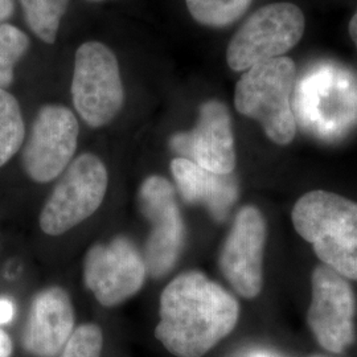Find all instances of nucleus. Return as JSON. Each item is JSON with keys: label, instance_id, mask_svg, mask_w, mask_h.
<instances>
[{"label": "nucleus", "instance_id": "f257e3e1", "mask_svg": "<svg viewBox=\"0 0 357 357\" xmlns=\"http://www.w3.org/2000/svg\"><path fill=\"white\" fill-rule=\"evenodd\" d=\"M155 337L176 357H203L234 330L240 305L204 273L178 274L160 295Z\"/></svg>", "mask_w": 357, "mask_h": 357}, {"label": "nucleus", "instance_id": "f03ea898", "mask_svg": "<svg viewBox=\"0 0 357 357\" xmlns=\"http://www.w3.org/2000/svg\"><path fill=\"white\" fill-rule=\"evenodd\" d=\"M291 218L321 265L357 281L356 202L332 192H308L294 205Z\"/></svg>", "mask_w": 357, "mask_h": 357}, {"label": "nucleus", "instance_id": "7ed1b4c3", "mask_svg": "<svg viewBox=\"0 0 357 357\" xmlns=\"http://www.w3.org/2000/svg\"><path fill=\"white\" fill-rule=\"evenodd\" d=\"M295 65L280 57L245 70L234 91L238 113L255 119L270 141L286 146L296 132L293 91Z\"/></svg>", "mask_w": 357, "mask_h": 357}, {"label": "nucleus", "instance_id": "20e7f679", "mask_svg": "<svg viewBox=\"0 0 357 357\" xmlns=\"http://www.w3.org/2000/svg\"><path fill=\"white\" fill-rule=\"evenodd\" d=\"M305 16L291 3H273L257 10L230 40V69L245 72L268 60L283 57L305 33Z\"/></svg>", "mask_w": 357, "mask_h": 357}, {"label": "nucleus", "instance_id": "39448f33", "mask_svg": "<svg viewBox=\"0 0 357 357\" xmlns=\"http://www.w3.org/2000/svg\"><path fill=\"white\" fill-rule=\"evenodd\" d=\"M72 98L90 128L112 122L125 102V90L114 52L100 41H86L76 52Z\"/></svg>", "mask_w": 357, "mask_h": 357}, {"label": "nucleus", "instance_id": "423d86ee", "mask_svg": "<svg viewBox=\"0 0 357 357\" xmlns=\"http://www.w3.org/2000/svg\"><path fill=\"white\" fill-rule=\"evenodd\" d=\"M109 175L94 153H82L63 174L40 213V228L48 236H60L91 216L102 204Z\"/></svg>", "mask_w": 357, "mask_h": 357}, {"label": "nucleus", "instance_id": "0eeeda50", "mask_svg": "<svg viewBox=\"0 0 357 357\" xmlns=\"http://www.w3.org/2000/svg\"><path fill=\"white\" fill-rule=\"evenodd\" d=\"M138 205L151 227L142 255L146 270L153 278H162L175 268L185 243L175 188L166 178L149 176L138 191Z\"/></svg>", "mask_w": 357, "mask_h": 357}, {"label": "nucleus", "instance_id": "6e6552de", "mask_svg": "<svg viewBox=\"0 0 357 357\" xmlns=\"http://www.w3.org/2000/svg\"><path fill=\"white\" fill-rule=\"evenodd\" d=\"M355 315L356 298L348 280L324 265L314 268L307 323L320 347L342 354L354 344Z\"/></svg>", "mask_w": 357, "mask_h": 357}, {"label": "nucleus", "instance_id": "1a4fd4ad", "mask_svg": "<svg viewBox=\"0 0 357 357\" xmlns=\"http://www.w3.org/2000/svg\"><path fill=\"white\" fill-rule=\"evenodd\" d=\"M146 275L143 255L125 236L109 243H96L85 255L84 281L102 306L126 302L143 287Z\"/></svg>", "mask_w": 357, "mask_h": 357}, {"label": "nucleus", "instance_id": "9d476101", "mask_svg": "<svg viewBox=\"0 0 357 357\" xmlns=\"http://www.w3.org/2000/svg\"><path fill=\"white\" fill-rule=\"evenodd\" d=\"M75 114L61 105H47L38 110L22 162L26 175L38 183L60 176L72 163L78 141Z\"/></svg>", "mask_w": 357, "mask_h": 357}, {"label": "nucleus", "instance_id": "9b49d317", "mask_svg": "<svg viewBox=\"0 0 357 357\" xmlns=\"http://www.w3.org/2000/svg\"><path fill=\"white\" fill-rule=\"evenodd\" d=\"M268 237L266 220L253 205H246L234 217L222 243L218 265L230 286L252 299L264 286V252Z\"/></svg>", "mask_w": 357, "mask_h": 357}, {"label": "nucleus", "instance_id": "f8f14e48", "mask_svg": "<svg viewBox=\"0 0 357 357\" xmlns=\"http://www.w3.org/2000/svg\"><path fill=\"white\" fill-rule=\"evenodd\" d=\"M168 144L178 158L208 171L231 174L236 168L231 118L227 105L218 100L202 103L196 126L191 131L174 134Z\"/></svg>", "mask_w": 357, "mask_h": 357}, {"label": "nucleus", "instance_id": "ddd939ff", "mask_svg": "<svg viewBox=\"0 0 357 357\" xmlns=\"http://www.w3.org/2000/svg\"><path fill=\"white\" fill-rule=\"evenodd\" d=\"M75 308L61 287L45 289L33 298L23 333V347L36 357L61 354L75 331Z\"/></svg>", "mask_w": 357, "mask_h": 357}, {"label": "nucleus", "instance_id": "4468645a", "mask_svg": "<svg viewBox=\"0 0 357 357\" xmlns=\"http://www.w3.org/2000/svg\"><path fill=\"white\" fill-rule=\"evenodd\" d=\"M169 167L176 190L185 203L203 205L218 222L227 220L240 195L233 172L216 174L183 158H175Z\"/></svg>", "mask_w": 357, "mask_h": 357}, {"label": "nucleus", "instance_id": "2eb2a0df", "mask_svg": "<svg viewBox=\"0 0 357 357\" xmlns=\"http://www.w3.org/2000/svg\"><path fill=\"white\" fill-rule=\"evenodd\" d=\"M295 119L319 137L335 138L356 122L357 98L343 86L311 85L298 97Z\"/></svg>", "mask_w": 357, "mask_h": 357}, {"label": "nucleus", "instance_id": "dca6fc26", "mask_svg": "<svg viewBox=\"0 0 357 357\" xmlns=\"http://www.w3.org/2000/svg\"><path fill=\"white\" fill-rule=\"evenodd\" d=\"M24 137L26 128L19 102L13 94L0 89V167L20 150Z\"/></svg>", "mask_w": 357, "mask_h": 357}, {"label": "nucleus", "instance_id": "f3484780", "mask_svg": "<svg viewBox=\"0 0 357 357\" xmlns=\"http://www.w3.org/2000/svg\"><path fill=\"white\" fill-rule=\"evenodd\" d=\"M31 31L47 44H53L69 0H20Z\"/></svg>", "mask_w": 357, "mask_h": 357}, {"label": "nucleus", "instance_id": "a211bd4d", "mask_svg": "<svg viewBox=\"0 0 357 357\" xmlns=\"http://www.w3.org/2000/svg\"><path fill=\"white\" fill-rule=\"evenodd\" d=\"M192 17L206 26H227L238 20L252 0H185Z\"/></svg>", "mask_w": 357, "mask_h": 357}, {"label": "nucleus", "instance_id": "6ab92c4d", "mask_svg": "<svg viewBox=\"0 0 357 357\" xmlns=\"http://www.w3.org/2000/svg\"><path fill=\"white\" fill-rule=\"evenodd\" d=\"M29 48V38L17 26L0 24V89L13 81V69Z\"/></svg>", "mask_w": 357, "mask_h": 357}, {"label": "nucleus", "instance_id": "aec40b11", "mask_svg": "<svg viewBox=\"0 0 357 357\" xmlns=\"http://www.w3.org/2000/svg\"><path fill=\"white\" fill-rule=\"evenodd\" d=\"M102 330L91 323L75 328L61 351V357H101Z\"/></svg>", "mask_w": 357, "mask_h": 357}, {"label": "nucleus", "instance_id": "412c9836", "mask_svg": "<svg viewBox=\"0 0 357 357\" xmlns=\"http://www.w3.org/2000/svg\"><path fill=\"white\" fill-rule=\"evenodd\" d=\"M15 306L13 301L7 298H0V326L8 324L13 319Z\"/></svg>", "mask_w": 357, "mask_h": 357}, {"label": "nucleus", "instance_id": "4be33fe9", "mask_svg": "<svg viewBox=\"0 0 357 357\" xmlns=\"http://www.w3.org/2000/svg\"><path fill=\"white\" fill-rule=\"evenodd\" d=\"M13 340L8 333L0 328V357H11L13 355Z\"/></svg>", "mask_w": 357, "mask_h": 357}, {"label": "nucleus", "instance_id": "5701e85b", "mask_svg": "<svg viewBox=\"0 0 357 357\" xmlns=\"http://www.w3.org/2000/svg\"><path fill=\"white\" fill-rule=\"evenodd\" d=\"M13 0H0V24L13 15Z\"/></svg>", "mask_w": 357, "mask_h": 357}, {"label": "nucleus", "instance_id": "b1692460", "mask_svg": "<svg viewBox=\"0 0 357 357\" xmlns=\"http://www.w3.org/2000/svg\"><path fill=\"white\" fill-rule=\"evenodd\" d=\"M349 35H351V38H352L355 45L357 47V11L356 13L352 16L351 22H349Z\"/></svg>", "mask_w": 357, "mask_h": 357}, {"label": "nucleus", "instance_id": "393cba45", "mask_svg": "<svg viewBox=\"0 0 357 357\" xmlns=\"http://www.w3.org/2000/svg\"><path fill=\"white\" fill-rule=\"evenodd\" d=\"M245 357H278L273 352H268V351H255V352H250L249 355H246Z\"/></svg>", "mask_w": 357, "mask_h": 357}, {"label": "nucleus", "instance_id": "a878e982", "mask_svg": "<svg viewBox=\"0 0 357 357\" xmlns=\"http://www.w3.org/2000/svg\"><path fill=\"white\" fill-rule=\"evenodd\" d=\"M311 357H327V356H323V355H315V356H311Z\"/></svg>", "mask_w": 357, "mask_h": 357}]
</instances>
